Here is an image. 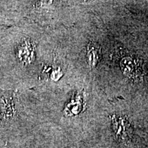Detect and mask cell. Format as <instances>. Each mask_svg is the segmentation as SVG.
Masks as SVG:
<instances>
[{"label":"cell","mask_w":148,"mask_h":148,"mask_svg":"<svg viewBox=\"0 0 148 148\" xmlns=\"http://www.w3.org/2000/svg\"><path fill=\"white\" fill-rule=\"evenodd\" d=\"M120 66L123 73L129 78L138 79L143 77V62L136 57H124L120 62Z\"/></svg>","instance_id":"1"},{"label":"cell","mask_w":148,"mask_h":148,"mask_svg":"<svg viewBox=\"0 0 148 148\" xmlns=\"http://www.w3.org/2000/svg\"><path fill=\"white\" fill-rule=\"evenodd\" d=\"M101 58V47L94 42H89L86 46V59L90 69H94Z\"/></svg>","instance_id":"2"},{"label":"cell","mask_w":148,"mask_h":148,"mask_svg":"<svg viewBox=\"0 0 148 148\" xmlns=\"http://www.w3.org/2000/svg\"><path fill=\"white\" fill-rule=\"evenodd\" d=\"M113 127L116 134L121 137H128L130 125L126 118L123 116H112V117Z\"/></svg>","instance_id":"3"},{"label":"cell","mask_w":148,"mask_h":148,"mask_svg":"<svg viewBox=\"0 0 148 148\" xmlns=\"http://www.w3.org/2000/svg\"><path fill=\"white\" fill-rule=\"evenodd\" d=\"M20 56L25 62H31L34 58V48L30 42L26 41L20 49Z\"/></svg>","instance_id":"4"},{"label":"cell","mask_w":148,"mask_h":148,"mask_svg":"<svg viewBox=\"0 0 148 148\" xmlns=\"http://www.w3.org/2000/svg\"><path fill=\"white\" fill-rule=\"evenodd\" d=\"M10 115V107L8 99L4 95H0V121Z\"/></svg>","instance_id":"5"},{"label":"cell","mask_w":148,"mask_h":148,"mask_svg":"<svg viewBox=\"0 0 148 148\" xmlns=\"http://www.w3.org/2000/svg\"><path fill=\"white\" fill-rule=\"evenodd\" d=\"M82 99L81 97H77L75 99H72L71 102L68 103V105H66L65 110L66 112V114H75L79 113V112H80L82 110V108L77 107V104H82Z\"/></svg>","instance_id":"6"}]
</instances>
